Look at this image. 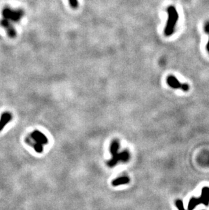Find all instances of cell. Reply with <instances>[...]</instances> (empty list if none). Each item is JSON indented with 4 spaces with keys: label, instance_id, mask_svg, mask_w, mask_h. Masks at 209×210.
Segmentation results:
<instances>
[{
    "label": "cell",
    "instance_id": "3957f363",
    "mask_svg": "<svg viewBox=\"0 0 209 210\" xmlns=\"http://www.w3.org/2000/svg\"><path fill=\"white\" fill-rule=\"evenodd\" d=\"M199 204L209 205V187H204L202 189L201 196L199 198L192 197L190 199L188 204V210H193Z\"/></svg>",
    "mask_w": 209,
    "mask_h": 210
},
{
    "label": "cell",
    "instance_id": "4fadbf2b",
    "mask_svg": "<svg viewBox=\"0 0 209 210\" xmlns=\"http://www.w3.org/2000/svg\"><path fill=\"white\" fill-rule=\"evenodd\" d=\"M205 31H206L207 34H209V22H208L206 24V25H205Z\"/></svg>",
    "mask_w": 209,
    "mask_h": 210
},
{
    "label": "cell",
    "instance_id": "277c9868",
    "mask_svg": "<svg viewBox=\"0 0 209 210\" xmlns=\"http://www.w3.org/2000/svg\"><path fill=\"white\" fill-rule=\"evenodd\" d=\"M130 158V154L128 150H124L123 152L118 153V154L113 156L112 159L107 162V165L109 167H113L118 164L119 161H122L126 163L129 161Z\"/></svg>",
    "mask_w": 209,
    "mask_h": 210
},
{
    "label": "cell",
    "instance_id": "7a4b0ae2",
    "mask_svg": "<svg viewBox=\"0 0 209 210\" xmlns=\"http://www.w3.org/2000/svg\"><path fill=\"white\" fill-rule=\"evenodd\" d=\"M168 21L164 29V34L166 36H170L175 31V27L179 19V15L174 6H170L167 10Z\"/></svg>",
    "mask_w": 209,
    "mask_h": 210
},
{
    "label": "cell",
    "instance_id": "6da1fadb",
    "mask_svg": "<svg viewBox=\"0 0 209 210\" xmlns=\"http://www.w3.org/2000/svg\"><path fill=\"white\" fill-rule=\"evenodd\" d=\"M24 11L21 9H12L5 8L2 11V19L0 20V25L6 31L10 38L16 36V30L14 25L22 19L24 16Z\"/></svg>",
    "mask_w": 209,
    "mask_h": 210
},
{
    "label": "cell",
    "instance_id": "52a82bcc",
    "mask_svg": "<svg viewBox=\"0 0 209 210\" xmlns=\"http://www.w3.org/2000/svg\"><path fill=\"white\" fill-rule=\"evenodd\" d=\"M12 120V115L9 112H4L2 114L0 118V131L3 130V128Z\"/></svg>",
    "mask_w": 209,
    "mask_h": 210
},
{
    "label": "cell",
    "instance_id": "9c48e42d",
    "mask_svg": "<svg viewBox=\"0 0 209 210\" xmlns=\"http://www.w3.org/2000/svg\"><path fill=\"white\" fill-rule=\"evenodd\" d=\"M119 149H120V142L118 140H114L111 143L110 148H109V152H110L112 156H114L118 154Z\"/></svg>",
    "mask_w": 209,
    "mask_h": 210
},
{
    "label": "cell",
    "instance_id": "ba28073f",
    "mask_svg": "<svg viewBox=\"0 0 209 210\" xmlns=\"http://www.w3.org/2000/svg\"><path fill=\"white\" fill-rule=\"evenodd\" d=\"M130 178L128 176H122L119 177L118 178L115 179L112 181V186H118L120 185L127 184L130 182Z\"/></svg>",
    "mask_w": 209,
    "mask_h": 210
},
{
    "label": "cell",
    "instance_id": "5bb4252c",
    "mask_svg": "<svg viewBox=\"0 0 209 210\" xmlns=\"http://www.w3.org/2000/svg\"><path fill=\"white\" fill-rule=\"evenodd\" d=\"M207 51L209 52V41L208 42V44L207 45Z\"/></svg>",
    "mask_w": 209,
    "mask_h": 210
},
{
    "label": "cell",
    "instance_id": "7c38bea8",
    "mask_svg": "<svg viewBox=\"0 0 209 210\" xmlns=\"http://www.w3.org/2000/svg\"><path fill=\"white\" fill-rule=\"evenodd\" d=\"M69 5L73 9L78 8V1L77 0H69Z\"/></svg>",
    "mask_w": 209,
    "mask_h": 210
},
{
    "label": "cell",
    "instance_id": "8fae6325",
    "mask_svg": "<svg viewBox=\"0 0 209 210\" xmlns=\"http://www.w3.org/2000/svg\"><path fill=\"white\" fill-rule=\"evenodd\" d=\"M175 205L179 210H185V208H184L183 206V203L181 200H180V199H178V200H176L175 201Z\"/></svg>",
    "mask_w": 209,
    "mask_h": 210
},
{
    "label": "cell",
    "instance_id": "5b68a950",
    "mask_svg": "<svg viewBox=\"0 0 209 210\" xmlns=\"http://www.w3.org/2000/svg\"><path fill=\"white\" fill-rule=\"evenodd\" d=\"M167 83L170 87L177 89L181 88L183 91H187L189 90V86L187 84H182L176 79V78L173 76H170L167 78Z\"/></svg>",
    "mask_w": 209,
    "mask_h": 210
},
{
    "label": "cell",
    "instance_id": "30bf717a",
    "mask_svg": "<svg viewBox=\"0 0 209 210\" xmlns=\"http://www.w3.org/2000/svg\"><path fill=\"white\" fill-rule=\"evenodd\" d=\"M33 148L35 149V150L36 152L37 153H41L43 152V145L41 144H39V143H36L35 144L33 145Z\"/></svg>",
    "mask_w": 209,
    "mask_h": 210
},
{
    "label": "cell",
    "instance_id": "8992f818",
    "mask_svg": "<svg viewBox=\"0 0 209 210\" xmlns=\"http://www.w3.org/2000/svg\"><path fill=\"white\" fill-rule=\"evenodd\" d=\"M31 137L33 140L36 141V143L41 144L42 145L47 144L48 142V139L43 133L39 131H35L31 133Z\"/></svg>",
    "mask_w": 209,
    "mask_h": 210
}]
</instances>
